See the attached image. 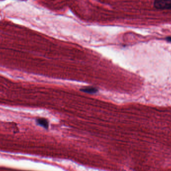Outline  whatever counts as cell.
<instances>
[{
  "label": "cell",
  "mask_w": 171,
  "mask_h": 171,
  "mask_svg": "<svg viewBox=\"0 0 171 171\" xmlns=\"http://www.w3.org/2000/svg\"><path fill=\"white\" fill-rule=\"evenodd\" d=\"M166 40L169 42H171V37H168L166 38Z\"/></svg>",
  "instance_id": "obj_4"
},
{
  "label": "cell",
  "mask_w": 171,
  "mask_h": 171,
  "mask_svg": "<svg viewBox=\"0 0 171 171\" xmlns=\"http://www.w3.org/2000/svg\"><path fill=\"white\" fill-rule=\"evenodd\" d=\"M81 91L88 93H95L97 92V89L93 87H85L82 89Z\"/></svg>",
  "instance_id": "obj_3"
},
{
  "label": "cell",
  "mask_w": 171,
  "mask_h": 171,
  "mask_svg": "<svg viewBox=\"0 0 171 171\" xmlns=\"http://www.w3.org/2000/svg\"><path fill=\"white\" fill-rule=\"evenodd\" d=\"M36 122L39 125L47 129L49 127V123L47 120L44 118H39L37 119Z\"/></svg>",
  "instance_id": "obj_2"
},
{
  "label": "cell",
  "mask_w": 171,
  "mask_h": 171,
  "mask_svg": "<svg viewBox=\"0 0 171 171\" xmlns=\"http://www.w3.org/2000/svg\"><path fill=\"white\" fill-rule=\"evenodd\" d=\"M154 7L158 10H171V0H155Z\"/></svg>",
  "instance_id": "obj_1"
}]
</instances>
